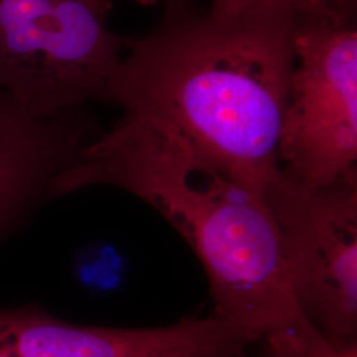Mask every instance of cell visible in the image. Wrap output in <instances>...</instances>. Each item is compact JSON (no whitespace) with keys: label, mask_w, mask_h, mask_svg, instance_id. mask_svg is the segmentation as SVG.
Wrapping results in <instances>:
<instances>
[{"label":"cell","mask_w":357,"mask_h":357,"mask_svg":"<svg viewBox=\"0 0 357 357\" xmlns=\"http://www.w3.org/2000/svg\"><path fill=\"white\" fill-rule=\"evenodd\" d=\"M299 19L169 1L150 33L130 40L106 101L163 123L203 163L262 193L281 175Z\"/></svg>","instance_id":"cell-1"},{"label":"cell","mask_w":357,"mask_h":357,"mask_svg":"<svg viewBox=\"0 0 357 357\" xmlns=\"http://www.w3.org/2000/svg\"><path fill=\"white\" fill-rule=\"evenodd\" d=\"M91 185L139 197L178 230L204 268L217 318L258 339L307 319L262 193L203 163L163 123L125 113L52 180L48 199Z\"/></svg>","instance_id":"cell-2"},{"label":"cell","mask_w":357,"mask_h":357,"mask_svg":"<svg viewBox=\"0 0 357 357\" xmlns=\"http://www.w3.org/2000/svg\"><path fill=\"white\" fill-rule=\"evenodd\" d=\"M128 43L82 0H0V93L33 118L106 101Z\"/></svg>","instance_id":"cell-3"},{"label":"cell","mask_w":357,"mask_h":357,"mask_svg":"<svg viewBox=\"0 0 357 357\" xmlns=\"http://www.w3.org/2000/svg\"><path fill=\"white\" fill-rule=\"evenodd\" d=\"M278 160L282 175L303 187L356 171V15L324 10L296 22Z\"/></svg>","instance_id":"cell-4"},{"label":"cell","mask_w":357,"mask_h":357,"mask_svg":"<svg viewBox=\"0 0 357 357\" xmlns=\"http://www.w3.org/2000/svg\"><path fill=\"white\" fill-rule=\"evenodd\" d=\"M262 196L299 310L332 340H356L357 169L320 187L281 172Z\"/></svg>","instance_id":"cell-5"},{"label":"cell","mask_w":357,"mask_h":357,"mask_svg":"<svg viewBox=\"0 0 357 357\" xmlns=\"http://www.w3.org/2000/svg\"><path fill=\"white\" fill-rule=\"evenodd\" d=\"M257 340L211 315L158 328L68 323L36 305L0 308V344L15 357H249Z\"/></svg>","instance_id":"cell-6"},{"label":"cell","mask_w":357,"mask_h":357,"mask_svg":"<svg viewBox=\"0 0 357 357\" xmlns=\"http://www.w3.org/2000/svg\"><path fill=\"white\" fill-rule=\"evenodd\" d=\"M91 128L79 110L33 118L13 106L0 122V241L79 160Z\"/></svg>","instance_id":"cell-7"},{"label":"cell","mask_w":357,"mask_h":357,"mask_svg":"<svg viewBox=\"0 0 357 357\" xmlns=\"http://www.w3.org/2000/svg\"><path fill=\"white\" fill-rule=\"evenodd\" d=\"M264 339L268 357H357L356 340H332L308 319L270 332Z\"/></svg>","instance_id":"cell-8"},{"label":"cell","mask_w":357,"mask_h":357,"mask_svg":"<svg viewBox=\"0 0 357 357\" xmlns=\"http://www.w3.org/2000/svg\"><path fill=\"white\" fill-rule=\"evenodd\" d=\"M156 4L163 0H138ZM167 3L174 0H165ZM209 7L228 13H275L302 17L308 13L333 10L324 0H211Z\"/></svg>","instance_id":"cell-9"},{"label":"cell","mask_w":357,"mask_h":357,"mask_svg":"<svg viewBox=\"0 0 357 357\" xmlns=\"http://www.w3.org/2000/svg\"><path fill=\"white\" fill-rule=\"evenodd\" d=\"M330 7L340 13L356 15V0H324Z\"/></svg>","instance_id":"cell-10"},{"label":"cell","mask_w":357,"mask_h":357,"mask_svg":"<svg viewBox=\"0 0 357 357\" xmlns=\"http://www.w3.org/2000/svg\"><path fill=\"white\" fill-rule=\"evenodd\" d=\"M82 1L105 19L109 11L112 10V4H113V0H82Z\"/></svg>","instance_id":"cell-11"},{"label":"cell","mask_w":357,"mask_h":357,"mask_svg":"<svg viewBox=\"0 0 357 357\" xmlns=\"http://www.w3.org/2000/svg\"><path fill=\"white\" fill-rule=\"evenodd\" d=\"M13 106L15 103L7 96L0 93V122L13 110Z\"/></svg>","instance_id":"cell-12"},{"label":"cell","mask_w":357,"mask_h":357,"mask_svg":"<svg viewBox=\"0 0 357 357\" xmlns=\"http://www.w3.org/2000/svg\"><path fill=\"white\" fill-rule=\"evenodd\" d=\"M0 357H15L13 354L4 347L3 344H0Z\"/></svg>","instance_id":"cell-13"}]
</instances>
